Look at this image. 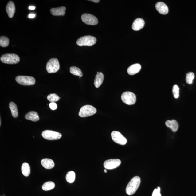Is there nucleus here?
Masks as SVG:
<instances>
[{"instance_id": "nucleus-1", "label": "nucleus", "mask_w": 196, "mask_h": 196, "mask_svg": "<svg viewBox=\"0 0 196 196\" xmlns=\"http://www.w3.org/2000/svg\"><path fill=\"white\" fill-rule=\"evenodd\" d=\"M141 183V179L139 176L134 177L128 184L126 189V192L128 195L133 194L137 191Z\"/></svg>"}, {"instance_id": "nucleus-2", "label": "nucleus", "mask_w": 196, "mask_h": 196, "mask_svg": "<svg viewBox=\"0 0 196 196\" xmlns=\"http://www.w3.org/2000/svg\"><path fill=\"white\" fill-rule=\"evenodd\" d=\"M96 38L92 36H85L77 39L76 43L79 46H92L96 42Z\"/></svg>"}, {"instance_id": "nucleus-3", "label": "nucleus", "mask_w": 196, "mask_h": 196, "mask_svg": "<svg viewBox=\"0 0 196 196\" xmlns=\"http://www.w3.org/2000/svg\"><path fill=\"white\" fill-rule=\"evenodd\" d=\"M1 61L4 63L7 64H16L20 61V57L15 54L7 53L2 55Z\"/></svg>"}, {"instance_id": "nucleus-4", "label": "nucleus", "mask_w": 196, "mask_h": 196, "mask_svg": "<svg viewBox=\"0 0 196 196\" xmlns=\"http://www.w3.org/2000/svg\"><path fill=\"white\" fill-rule=\"evenodd\" d=\"M97 110L93 106L86 105L83 106L80 110L79 115L81 117L90 116L96 113Z\"/></svg>"}, {"instance_id": "nucleus-5", "label": "nucleus", "mask_w": 196, "mask_h": 196, "mask_svg": "<svg viewBox=\"0 0 196 196\" xmlns=\"http://www.w3.org/2000/svg\"><path fill=\"white\" fill-rule=\"evenodd\" d=\"M15 80L18 83L22 85H33L35 83L34 78L29 76H18L16 77Z\"/></svg>"}, {"instance_id": "nucleus-6", "label": "nucleus", "mask_w": 196, "mask_h": 196, "mask_svg": "<svg viewBox=\"0 0 196 196\" xmlns=\"http://www.w3.org/2000/svg\"><path fill=\"white\" fill-rule=\"evenodd\" d=\"M60 67L58 60L56 58H52L47 64L46 70L49 73H55L59 70Z\"/></svg>"}, {"instance_id": "nucleus-7", "label": "nucleus", "mask_w": 196, "mask_h": 196, "mask_svg": "<svg viewBox=\"0 0 196 196\" xmlns=\"http://www.w3.org/2000/svg\"><path fill=\"white\" fill-rule=\"evenodd\" d=\"M122 100L127 105H132L136 101V97L134 93L131 92H125L121 95Z\"/></svg>"}, {"instance_id": "nucleus-8", "label": "nucleus", "mask_w": 196, "mask_h": 196, "mask_svg": "<svg viewBox=\"0 0 196 196\" xmlns=\"http://www.w3.org/2000/svg\"><path fill=\"white\" fill-rule=\"evenodd\" d=\"M42 136L44 139L48 140H56L61 139L62 135L57 132L47 130L43 131Z\"/></svg>"}, {"instance_id": "nucleus-9", "label": "nucleus", "mask_w": 196, "mask_h": 196, "mask_svg": "<svg viewBox=\"0 0 196 196\" xmlns=\"http://www.w3.org/2000/svg\"><path fill=\"white\" fill-rule=\"evenodd\" d=\"M82 21L88 25H95L98 23L97 18L91 14L85 13L82 15Z\"/></svg>"}, {"instance_id": "nucleus-10", "label": "nucleus", "mask_w": 196, "mask_h": 196, "mask_svg": "<svg viewBox=\"0 0 196 196\" xmlns=\"http://www.w3.org/2000/svg\"><path fill=\"white\" fill-rule=\"evenodd\" d=\"M112 139L116 143L123 145L127 143V139L122 134L118 131H113L111 133Z\"/></svg>"}, {"instance_id": "nucleus-11", "label": "nucleus", "mask_w": 196, "mask_h": 196, "mask_svg": "<svg viewBox=\"0 0 196 196\" xmlns=\"http://www.w3.org/2000/svg\"><path fill=\"white\" fill-rule=\"evenodd\" d=\"M121 163V161L119 159H110L105 161L104 166L106 169L111 170L116 168Z\"/></svg>"}, {"instance_id": "nucleus-12", "label": "nucleus", "mask_w": 196, "mask_h": 196, "mask_svg": "<svg viewBox=\"0 0 196 196\" xmlns=\"http://www.w3.org/2000/svg\"><path fill=\"white\" fill-rule=\"evenodd\" d=\"M156 9L159 13L166 15L168 13L169 9L167 6L163 2H159L156 4Z\"/></svg>"}, {"instance_id": "nucleus-13", "label": "nucleus", "mask_w": 196, "mask_h": 196, "mask_svg": "<svg viewBox=\"0 0 196 196\" xmlns=\"http://www.w3.org/2000/svg\"><path fill=\"white\" fill-rule=\"evenodd\" d=\"M145 24V21L143 19L137 18L134 21L132 28L134 31H139L143 29Z\"/></svg>"}, {"instance_id": "nucleus-14", "label": "nucleus", "mask_w": 196, "mask_h": 196, "mask_svg": "<svg viewBox=\"0 0 196 196\" xmlns=\"http://www.w3.org/2000/svg\"><path fill=\"white\" fill-rule=\"evenodd\" d=\"M16 10L15 6L14 3L13 1H10L8 3L6 6V11L10 18H13Z\"/></svg>"}, {"instance_id": "nucleus-15", "label": "nucleus", "mask_w": 196, "mask_h": 196, "mask_svg": "<svg viewBox=\"0 0 196 196\" xmlns=\"http://www.w3.org/2000/svg\"><path fill=\"white\" fill-rule=\"evenodd\" d=\"M65 12L66 7L64 6L52 8L50 10L52 14L55 16H64L65 14Z\"/></svg>"}, {"instance_id": "nucleus-16", "label": "nucleus", "mask_w": 196, "mask_h": 196, "mask_svg": "<svg viewBox=\"0 0 196 196\" xmlns=\"http://www.w3.org/2000/svg\"><path fill=\"white\" fill-rule=\"evenodd\" d=\"M141 65L139 64H135L128 68L127 71L129 74L133 75L139 73L141 69Z\"/></svg>"}, {"instance_id": "nucleus-17", "label": "nucleus", "mask_w": 196, "mask_h": 196, "mask_svg": "<svg viewBox=\"0 0 196 196\" xmlns=\"http://www.w3.org/2000/svg\"><path fill=\"white\" fill-rule=\"evenodd\" d=\"M42 165L46 169H50L54 167L55 163L52 159H43L41 162Z\"/></svg>"}, {"instance_id": "nucleus-18", "label": "nucleus", "mask_w": 196, "mask_h": 196, "mask_svg": "<svg viewBox=\"0 0 196 196\" xmlns=\"http://www.w3.org/2000/svg\"><path fill=\"white\" fill-rule=\"evenodd\" d=\"M26 119L33 122H37L39 120L38 114L37 112L31 111L29 112L25 116Z\"/></svg>"}, {"instance_id": "nucleus-19", "label": "nucleus", "mask_w": 196, "mask_h": 196, "mask_svg": "<svg viewBox=\"0 0 196 196\" xmlns=\"http://www.w3.org/2000/svg\"><path fill=\"white\" fill-rule=\"evenodd\" d=\"M94 80V85L96 88H99L103 83L104 80V75L102 73L97 72Z\"/></svg>"}, {"instance_id": "nucleus-20", "label": "nucleus", "mask_w": 196, "mask_h": 196, "mask_svg": "<svg viewBox=\"0 0 196 196\" xmlns=\"http://www.w3.org/2000/svg\"><path fill=\"white\" fill-rule=\"evenodd\" d=\"M165 124L167 127L171 128L174 132L177 131L178 128V124L174 120H171V121H167L166 122Z\"/></svg>"}, {"instance_id": "nucleus-21", "label": "nucleus", "mask_w": 196, "mask_h": 196, "mask_svg": "<svg viewBox=\"0 0 196 196\" xmlns=\"http://www.w3.org/2000/svg\"><path fill=\"white\" fill-rule=\"evenodd\" d=\"M22 172L25 177H28L31 172L30 167L29 163H24L22 166Z\"/></svg>"}, {"instance_id": "nucleus-22", "label": "nucleus", "mask_w": 196, "mask_h": 196, "mask_svg": "<svg viewBox=\"0 0 196 196\" xmlns=\"http://www.w3.org/2000/svg\"><path fill=\"white\" fill-rule=\"evenodd\" d=\"M9 108L11 111L12 115L14 118H17L18 116V108L15 103L11 102L9 104Z\"/></svg>"}, {"instance_id": "nucleus-23", "label": "nucleus", "mask_w": 196, "mask_h": 196, "mask_svg": "<svg viewBox=\"0 0 196 196\" xmlns=\"http://www.w3.org/2000/svg\"><path fill=\"white\" fill-rule=\"evenodd\" d=\"M70 72L72 74L78 76L80 77H82L83 76V74L81 70L76 67H71L70 69Z\"/></svg>"}, {"instance_id": "nucleus-24", "label": "nucleus", "mask_w": 196, "mask_h": 196, "mask_svg": "<svg viewBox=\"0 0 196 196\" xmlns=\"http://www.w3.org/2000/svg\"><path fill=\"white\" fill-rule=\"evenodd\" d=\"M55 187V184L53 182L48 181L42 186V189L44 191H47L53 189Z\"/></svg>"}, {"instance_id": "nucleus-25", "label": "nucleus", "mask_w": 196, "mask_h": 196, "mask_svg": "<svg viewBox=\"0 0 196 196\" xmlns=\"http://www.w3.org/2000/svg\"><path fill=\"white\" fill-rule=\"evenodd\" d=\"M75 173L73 171H70L68 172L66 176V179L68 183H71L75 181Z\"/></svg>"}, {"instance_id": "nucleus-26", "label": "nucleus", "mask_w": 196, "mask_h": 196, "mask_svg": "<svg viewBox=\"0 0 196 196\" xmlns=\"http://www.w3.org/2000/svg\"><path fill=\"white\" fill-rule=\"evenodd\" d=\"M9 44V39L6 36H1L0 37V46L2 47L8 46Z\"/></svg>"}, {"instance_id": "nucleus-27", "label": "nucleus", "mask_w": 196, "mask_h": 196, "mask_svg": "<svg viewBox=\"0 0 196 196\" xmlns=\"http://www.w3.org/2000/svg\"><path fill=\"white\" fill-rule=\"evenodd\" d=\"M61 97L56 94H51L47 96V99L51 103H55V102L58 101L59 100Z\"/></svg>"}, {"instance_id": "nucleus-28", "label": "nucleus", "mask_w": 196, "mask_h": 196, "mask_svg": "<svg viewBox=\"0 0 196 196\" xmlns=\"http://www.w3.org/2000/svg\"><path fill=\"white\" fill-rule=\"evenodd\" d=\"M195 75L192 72H190L187 74L186 76V81L189 84H191L193 83V80L194 79Z\"/></svg>"}, {"instance_id": "nucleus-29", "label": "nucleus", "mask_w": 196, "mask_h": 196, "mask_svg": "<svg viewBox=\"0 0 196 196\" xmlns=\"http://www.w3.org/2000/svg\"><path fill=\"white\" fill-rule=\"evenodd\" d=\"M179 88L177 85H174L173 88V93L174 97L178 99L179 97Z\"/></svg>"}, {"instance_id": "nucleus-30", "label": "nucleus", "mask_w": 196, "mask_h": 196, "mask_svg": "<svg viewBox=\"0 0 196 196\" xmlns=\"http://www.w3.org/2000/svg\"><path fill=\"white\" fill-rule=\"evenodd\" d=\"M160 188L158 187L154 190L152 196H162L160 193Z\"/></svg>"}, {"instance_id": "nucleus-31", "label": "nucleus", "mask_w": 196, "mask_h": 196, "mask_svg": "<svg viewBox=\"0 0 196 196\" xmlns=\"http://www.w3.org/2000/svg\"><path fill=\"white\" fill-rule=\"evenodd\" d=\"M49 107L52 110H55L57 109V104L55 103H50Z\"/></svg>"}, {"instance_id": "nucleus-32", "label": "nucleus", "mask_w": 196, "mask_h": 196, "mask_svg": "<svg viewBox=\"0 0 196 196\" xmlns=\"http://www.w3.org/2000/svg\"><path fill=\"white\" fill-rule=\"evenodd\" d=\"M35 15L34 14H30L29 15V18H33L35 17Z\"/></svg>"}, {"instance_id": "nucleus-33", "label": "nucleus", "mask_w": 196, "mask_h": 196, "mask_svg": "<svg viewBox=\"0 0 196 196\" xmlns=\"http://www.w3.org/2000/svg\"><path fill=\"white\" fill-rule=\"evenodd\" d=\"M92 1L93 2H95L96 3H98L100 1L99 0H92V1Z\"/></svg>"}, {"instance_id": "nucleus-34", "label": "nucleus", "mask_w": 196, "mask_h": 196, "mask_svg": "<svg viewBox=\"0 0 196 196\" xmlns=\"http://www.w3.org/2000/svg\"><path fill=\"white\" fill-rule=\"evenodd\" d=\"M29 10H34L35 9V8L33 6H29Z\"/></svg>"}, {"instance_id": "nucleus-35", "label": "nucleus", "mask_w": 196, "mask_h": 196, "mask_svg": "<svg viewBox=\"0 0 196 196\" xmlns=\"http://www.w3.org/2000/svg\"><path fill=\"white\" fill-rule=\"evenodd\" d=\"M104 172H105V173H107V169H105L104 170Z\"/></svg>"}]
</instances>
